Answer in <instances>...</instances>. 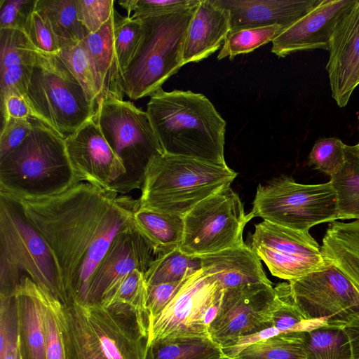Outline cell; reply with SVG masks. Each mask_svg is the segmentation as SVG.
Listing matches in <instances>:
<instances>
[{
	"label": "cell",
	"mask_w": 359,
	"mask_h": 359,
	"mask_svg": "<svg viewBox=\"0 0 359 359\" xmlns=\"http://www.w3.org/2000/svg\"><path fill=\"white\" fill-rule=\"evenodd\" d=\"M18 200L51 250L69 303L85 306L92 276L114 238L135 226L139 200L88 182Z\"/></svg>",
	"instance_id": "obj_1"
},
{
	"label": "cell",
	"mask_w": 359,
	"mask_h": 359,
	"mask_svg": "<svg viewBox=\"0 0 359 359\" xmlns=\"http://www.w3.org/2000/svg\"><path fill=\"white\" fill-rule=\"evenodd\" d=\"M146 112L163 153L226 164V123L204 95L161 88L150 96Z\"/></svg>",
	"instance_id": "obj_2"
},
{
	"label": "cell",
	"mask_w": 359,
	"mask_h": 359,
	"mask_svg": "<svg viewBox=\"0 0 359 359\" xmlns=\"http://www.w3.org/2000/svg\"><path fill=\"white\" fill-rule=\"evenodd\" d=\"M79 183L65 139L36 120L23 142L0 159V193L18 199L53 196Z\"/></svg>",
	"instance_id": "obj_3"
},
{
	"label": "cell",
	"mask_w": 359,
	"mask_h": 359,
	"mask_svg": "<svg viewBox=\"0 0 359 359\" xmlns=\"http://www.w3.org/2000/svg\"><path fill=\"white\" fill-rule=\"evenodd\" d=\"M24 276L69 303L57 264L46 240L20 200L0 193V296L11 297Z\"/></svg>",
	"instance_id": "obj_4"
},
{
	"label": "cell",
	"mask_w": 359,
	"mask_h": 359,
	"mask_svg": "<svg viewBox=\"0 0 359 359\" xmlns=\"http://www.w3.org/2000/svg\"><path fill=\"white\" fill-rule=\"evenodd\" d=\"M237 175L227 164L163 153L147 168L139 204L183 217L200 201L230 187Z\"/></svg>",
	"instance_id": "obj_5"
},
{
	"label": "cell",
	"mask_w": 359,
	"mask_h": 359,
	"mask_svg": "<svg viewBox=\"0 0 359 359\" xmlns=\"http://www.w3.org/2000/svg\"><path fill=\"white\" fill-rule=\"evenodd\" d=\"M196 7L141 18L142 36L121 79L123 92L130 99L151 96L184 65L187 33Z\"/></svg>",
	"instance_id": "obj_6"
},
{
	"label": "cell",
	"mask_w": 359,
	"mask_h": 359,
	"mask_svg": "<svg viewBox=\"0 0 359 359\" xmlns=\"http://www.w3.org/2000/svg\"><path fill=\"white\" fill-rule=\"evenodd\" d=\"M25 100L33 118L64 139L93 118L97 107L57 55L37 49Z\"/></svg>",
	"instance_id": "obj_7"
},
{
	"label": "cell",
	"mask_w": 359,
	"mask_h": 359,
	"mask_svg": "<svg viewBox=\"0 0 359 359\" xmlns=\"http://www.w3.org/2000/svg\"><path fill=\"white\" fill-rule=\"evenodd\" d=\"M94 118L126 170L121 194L140 189L149 162L163 153L147 113L131 102L104 95Z\"/></svg>",
	"instance_id": "obj_8"
},
{
	"label": "cell",
	"mask_w": 359,
	"mask_h": 359,
	"mask_svg": "<svg viewBox=\"0 0 359 359\" xmlns=\"http://www.w3.org/2000/svg\"><path fill=\"white\" fill-rule=\"evenodd\" d=\"M252 213L264 221L309 232L316 224L337 220V195L330 181L304 184L280 177L258 185Z\"/></svg>",
	"instance_id": "obj_9"
},
{
	"label": "cell",
	"mask_w": 359,
	"mask_h": 359,
	"mask_svg": "<svg viewBox=\"0 0 359 359\" xmlns=\"http://www.w3.org/2000/svg\"><path fill=\"white\" fill-rule=\"evenodd\" d=\"M254 217L245 214L238 195L231 187L200 201L183 216L180 250L202 257L243 245V232Z\"/></svg>",
	"instance_id": "obj_10"
},
{
	"label": "cell",
	"mask_w": 359,
	"mask_h": 359,
	"mask_svg": "<svg viewBox=\"0 0 359 359\" xmlns=\"http://www.w3.org/2000/svg\"><path fill=\"white\" fill-rule=\"evenodd\" d=\"M224 289L202 269L186 280L165 308L149 320V343L163 338L210 337Z\"/></svg>",
	"instance_id": "obj_11"
},
{
	"label": "cell",
	"mask_w": 359,
	"mask_h": 359,
	"mask_svg": "<svg viewBox=\"0 0 359 359\" xmlns=\"http://www.w3.org/2000/svg\"><path fill=\"white\" fill-rule=\"evenodd\" d=\"M287 285L293 302L310 322L344 327L359 318V292L330 262Z\"/></svg>",
	"instance_id": "obj_12"
},
{
	"label": "cell",
	"mask_w": 359,
	"mask_h": 359,
	"mask_svg": "<svg viewBox=\"0 0 359 359\" xmlns=\"http://www.w3.org/2000/svg\"><path fill=\"white\" fill-rule=\"evenodd\" d=\"M251 248L271 273L289 281L323 269L329 262L309 232L267 221L255 225Z\"/></svg>",
	"instance_id": "obj_13"
},
{
	"label": "cell",
	"mask_w": 359,
	"mask_h": 359,
	"mask_svg": "<svg viewBox=\"0 0 359 359\" xmlns=\"http://www.w3.org/2000/svg\"><path fill=\"white\" fill-rule=\"evenodd\" d=\"M276 297V288L268 283L225 289L219 312L210 326V338L224 349L241 337L272 327Z\"/></svg>",
	"instance_id": "obj_14"
},
{
	"label": "cell",
	"mask_w": 359,
	"mask_h": 359,
	"mask_svg": "<svg viewBox=\"0 0 359 359\" xmlns=\"http://www.w3.org/2000/svg\"><path fill=\"white\" fill-rule=\"evenodd\" d=\"M83 307L108 359H145L149 336L147 311L120 302Z\"/></svg>",
	"instance_id": "obj_15"
},
{
	"label": "cell",
	"mask_w": 359,
	"mask_h": 359,
	"mask_svg": "<svg viewBox=\"0 0 359 359\" xmlns=\"http://www.w3.org/2000/svg\"><path fill=\"white\" fill-rule=\"evenodd\" d=\"M72 167L81 182L121 194L126 170L103 137L94 116L65 139Z\"/></svg>",
	"instance_id": "obj_16"
},
{
	"label": "cell",
	"mask_w": 359,
	"mask_h": 359,
	"mask_svg": "<svg viewBox=\"0 0 359 359\" xmlns=\"http://www.w3.org/2000/svg\"><path fill=\"white\" fill-rule=\"evenodd\" d=\"M356 2L357 0H318L311 11L272 41L271 52L284 57L302 50H328L336 26Z\"/></svg>",
	"instance_id": "obj_17"
},
{
	"label": "cell",
	"mask_w": 359,
	"mask_h": 359,
	"mask_svg": "<svg viewBox=\"0 0 359 359\" xmlns=\"http://www.w3.org/2000/svg\"><path fill=\"white\" fill-rule=\"evenodd\" d=\"M154 252L136 226L118 234L90 281L85 306L100 304L110 288L133 270L144 273L154 260Z\"/></svg>",
	"instance_id": "obj_18"
},
{
	"label": "cell",
	"mask_w": 359,
	"mask_h": 359,
	"mask_svg": "<svg viewBox=\"0 0 359 359\" xmlns=\"http://www.w3.org/2000/svg\"><path fill=\"white\" fill-rule=\"evenodd\" d=\"M328 51L326 69L332 97L344 107L358 86L359 0L336 26Z\"/></svg>",
	"instance_id": "obj_19"
},
{
	"label": "cell",
	"mask_w": 359,
	"mask_h": 359,
	"mask_svg": "<svg viewBox=\"0 0 359 359\" xmlns=\"http://www.w3.org/2000/svg\"><path fill=\"white\" fill-rule=\"evenodd\" d=\"M227 9L231 30L282 25L285 29L303 17L318 0H215Z\"/></svg>",
	"instance_id": "obj_20"
},
{
	"label": "cell",
	"mask_w": 359,
	"mask_h": 359,
	"mask_svg": "<svg viewBox=\"0 0 359 359\" xmlns=\"http://www.w3.org/2000/svg\"><path fill=\"white\" fill-rule=\"evenodd\" d=\"M22 359H46L44 313L46 290L28 276L20 280L13 294Z\"/></svg>",
	"instance_id": "obj_21"
},
{
	"label": "cell",
	"mask_w": 359,
	"mask_h": 359,
	"mask_svg": "<svg viewBox=\"0 0 359 359\" xmlns=\"http://www.w3.org/2000/svg\"><path fill=\"white\" fill-rule=\"evenodd\" d=\"M231 30L229 11L215 0H201L187 30L184 65L198 62L217 50Z\"/></svg>",
	"instance_id": "obj_22"
},
{
	"label": "cell",
	"mask_w": 359,
	"mask_h": 359,
	"mask_svg": "<svg viewBox=\"0 0 359 359\" xmlns=\"http://www.w3.org/2000/svg\"><path fill=\"white\" fill-rule=\"evenodd\" d=\"M200 258L202 269L213 276L224 290L254 283L272 284L260 259L245 244Z\"/></svg>",
	"instance_id": "obj_23"
},
{
	"label": "cell",
	"mask_w": 359,
	"mask_h": 359,
	"mask_svg": "<svg viewBox=\"0 0 359 359\" xmlns=\"http://www.w3.org/2000/svg\"><path fill=\"white\" fill-rule=\"evenodd\" d=\"M36 48L24 31L0 29V92L9 89L24 98L36 60Z\"/></svg>",
	"instance_id": "obj_24"
},
{
	"label": "cell",
	"mask_w": 359,
	"mask_h": 359,
	"mask_svg": "<svg viewBox=\"0 0 359 359\" xmlns=\"http://www.w3.org/2000/svg\"><path fill=\"white\" fill-rule=\"evenodd\" d=\"M320 250L324 257L339 269L359 292V219L330 222Z\"/></svg>",
	"instance_id": "obj_25"
},
{
	"label": "cell",
	"mask_w": 359,
	"mask_h": 359,
	"mask_svg": "<svg viewBox=\"0 0 359 359\" xmlns=\"http://www.w3.org/2000/svg\"><path fill=\"white\" fill-rule=\"evenodd\" d=\"M114 22L115 11L98 31L89 34L83 42L101 83L102 95H110L123 100L122 72L118 65L114 49Z\"/></svg>",
	"instance_id": "obj_26"
},
{
	"label": "cell",
	"mask_w": 359,
	"mask_h": 359,
	"mask_svg": "<svg viewBox=\"0 0 359 359\" xmlns=\"http://www.w3.org/2000/svg\"><path fill=\"white\" fill-rule=\"evenodd\" d=\"M59 316L65 359H108L91 330L82 305L62 304Z\"/></svg>",
	"instance_id": "obj_27"
},
{
	"label": "cell",
	"mask_w": 359,
	"mask_h": 359,
	"mask_svg": "<svg viewBox=\"0 0 359 359\" xmlns=\"http://www.w3.org/2000/svg\"><path fill=\"white\" fill-rule=\"evenodd\" d=\"M135 225L156 256L180 248L183 232V217L138 206L133 211Z\"/></svg>",
	"instance_id": "obj_28"
},
{
	"label": "cell",
	"mask_w": 359,
	"mask_h": 359,
	"mask_svg": "<svg viewBox=\"0 0 359 359\" xmlns=\"http://www.w3.org/2000/svg\"><path fill=\"white\" fill-rule=\"evenodd\" d=\"M35 11L48 22L60 49L89 34L78 20L76 0H37Z\"/></svg>",
	"instance_id": "obj_29"
},
{
	"label": "cell",
	"mask_w": 359,
	"mask_h": 359,
	"mask_svg": "<svg viewBox=\"0 0 359 359\" xmlns=\"http://www.w3.org/2000/svg\"><path fill=\"white\" fill-rule=\"evenodd\" d=\"M337 200V219H359V148L345 146V162L330 177Z\"/></svg>",
	"instance_id": "obj_30"
},
{
	"label": "cell",
	"mask_w": 359,
	"mask_h": 359,
	"mask_svg": "<svg viewBox=\"0 0 359 359\" xmlns=\"http://www.w3.org/2000/svg\"><path fill=\"white\" fill-rule=\"evenodd\" d=\"M210 337L163 338L149 343L145 359H224Z\"/></svg>",
	"instance_id": "obj_31"
},
{
	"label": "cell",
	"mask_w": 359,
	"mask_h": 359,
	"mask_svg": "<svg viewBox=\"0 0 359 359\" xmlns=\"http://www.w3.org/2000/svg\"><path fill=\"white\" fill-rule=\"evenodd\" d=\"M304 331L280 334L252 344L233 359H307Z\"/></svg>",
	"instance_id": "obj_32"
},
{
	"label": "cell",
	"mask_w": 359,
	"mask_h": 359,
	"mask_svg": "<svg viewBox=\"0 0 359 359\" xmlns=\"http://www.w3.org/2000/svg\"><path fill=\"white\" fill-rule=\"evenodd\" d=\"M304 334L307 359H353L344 327L323 325Z\"/></svg>",
	"instance_id": "obj_33"
},
{
	"label": "cell",
	"mask_w": 359,
	"mask_h": 359,
	"mask_svg": "<svg viewBox=\"0 0 359 359\" xmlns=\"http://www.w3.org/2000/svg\"><path fill=\"white\" fill-rule=\"evenodd\" d=\"M198 257L184 254L180 249L157 256L144 273L147 285L180 281L201 269Z\"/></svg>",
	"instance_id": "obj_34"
},
{
	"label": "cell",
	"mask_w": 359,
	"mask_h": 359,
	"mask_svg": "<svg viewBox=\"0 0 359 359\" xmlns=\"http://www.w3.org/2000/svg\"><path fill=\"white\" fill-rule=\"evenodd\" d=\"M57 55L80 83L88 99L97 105L102 88L83 41L61 48Z\"/></svg>",
	"instance_id": "obj_35"
},
{
	"label": "cell",
	"mask_w": 359,
	"mask_h": 359,
	"mask_svg": "<svg viewBox=\"0 0 359 359\" xmlns=\"http://www.w3.org/2000/svg\"><path fill=\"white\" fill-rule=\"evenodd\" d=\"M284 29L282 25L276 24L230 32L217 55V60L226 57L232 60L237 55L252 52L259 46L272 42Z\"/></svg>",
	"instance_id": "obj_36"
},
{
	"label": "cell",
	"mask_w": 359,
	"mask_h": 359,
	"mask_svg": "<svg viewBox=\"0 0 359 359\" xmlns=\"http://www.w3.org/2000/svg\"><path fill=\"white\" fill-rule=\"evenodd\" d=\"M142 36L141 19L123 17L115 11L114 49L122 75L133 57Z\"/></svg>",
	"instance_id": "obj_37"
},
{
	"label": "cell",
	"mask_w": 359,
	"mask_h": 359,
	"mask_svg": "<svg viewBox=\"0 0 359 359\" xmlns=\"http://www.w3.org/2000/svg\"><path fill=\"white\" fill-rule=\"evenodd\" d=\"M147 292L144 273L135 269L120 278L106 293L100 305L120 302L147 312Z\"/></svg>",
	"instance_id": "obj_38"
},
{
	"label": "cell",
	"mask_w": 359,
	"mask_h": 359,
	"mask_svg": "<svg viewBox=\"0 0 359 359\" xmlns=\"http://www.w3.org/2000/svg\"><path fill=\"white\" fill-rule=\"evenodd\" d=\"M345 146L336 137H323L313 144L308 157V165L328 175H336L345 162Z\"/></svg>",
	"instance_id": "obj_39"
},
{
	"label": "cell",
	"mask_w": 359,
	"mask_h": 359,
	"mask_svg": "<svg viewBox=\"0 0 359 359\" xmlns=\"http://www.w3.org/2000/svg\"><path fill=\"white\" fill-rule=\"evenodd\" d=\"M201 0H122L118 4L128 17L144 18L182 12L197 6Z\"/></svg>",
	"instance_id": "obj_40"
},
{
	"label": "cell",
	"mask_w": 359,
	"mask_h": 359,
	"mask_svg": "<svg viewBox=\"0 0 359 359\" xmlns=\"http://www.w3.org/2000/svg\"><path fill=\"white\" fill-rule=\"evenodd\" d=\"M62 304L57 299L46 290L44 330L46 359H65L59 316Z\"/></svg>",
	"instance_id": "obj_41"
},
{
	"label": "cell",
	"mask_w": 359,
	"mask_h": 359,
	"mask_svg": "<svg viewBox=\"0 0 359 359\" xmlns=\"http://www.w3.org/2000/svg\"><path fill=\"white\" fill-rule=\"evenodd\" d=\"M114 0H76L77 18L88 34L98 31L114 14Z\"/></svg>",
	"instance_id": "obj_42"
},
{
	"label": "cell",
	"mask_w": 359,
	"mask_h": 359,
	"mask_svg": "<svg viewBox=\"0 0 359 359\" xmlns=\"http://www.w3.org/2000/svg\"><path fill=\"white\" fill-rule=\"evenodd\" d=\"M25 32L38 50L53 55L60 52V48L50 25L35 10L29 18Z\"/></svg>",
	"instance_id": "obj_43"
},
{
	"label": "cell",
	"mask_w": 359,
	"mask_h": 359,
	"mask_svg": "<svg viewBox=\"0 0 359 359\" xmlns=\"http://www.w3.org/2000/svg\"><path fill=\"white\" fill-rule=\"evenodd\" d=\"M37 0H1L0 29H15L25 32Z\"/></svg>",
	"instance_id": "obj_44"
},
{
	"label": "cell",
	"mask_w": 359,
	"mask_h": 359,
	"mask_svg": "<svg viewBox=\"0 0 359 359\" xmlns=\"http://www.w3.org/2000/svg\"><path fill=\"white\" fill-rule=\"evenodd\" d=\"M34 119H10L2 123L0 135V159L18 147L28 136Z\"/></svg>",
	"instance_id": "obj_45"
},
{
	"label": "cell",
	"mask_w": 359,
	"mask_h": 359,
	"mask_svg": "<svg viewBox=\"0 0 359 359\" xmlns=\"http://www.w3.org/2000/svg\"><path fill=\"white\" fill-rule=\"evenodd\" d=\"M188 278L180 281L147 285L146 305L149 320L156 317L165 308Z\"/></svg>",
	"instance_id": "obj_46"
},
{
	"label": "cell",
	"mask_w": 359,
	"mask_h": 359,
	"mask_svg": "<svg viewBox=\"0 0 359 359\" xmlns=\"http://www.w3.org/2000/svg\"><path fill=\"white\" fill-rule=\"evenodd\" d=\"M0 96L2 123L10 119H34L30 107L18 92L9 89Z\"/></svg>",
	"instance_id": "obj_47"
},
{
	"label": "cell",
	"mask_w": 359,
	"mask_h": 359,
	"mask_svg": "<svg viewBox=\"0 0 359 359\" xmlns=\"http://www.w3.org/2000/svg\"><path fill=\"white\" fill-rule=\"evenodd\" d=\"M0 359H22L19 348L18 333L11 336L0 346Z\"/></svg>",
	"instance_id": "obj_48"
},
{
	"label": "cell",
	"mask_w": 359,
	"mask_h": 359,
	"mask_svg": "<svg viewBox=\"0 0 359 359\" xmlns=\"http://www.w3.org/2000/svg\"><path fill=\"white\" fill-rule=\"evenodd\" d=\"M348 335L353 359H359V318L344 327Z\"/></svg>",
	"instance_id": "obj_49"
},
{
	"label": "cell",
	"mask_w": 359,
	"mask_h": 359,
	"mask_svg": "<svg viewBox=\"0 0 359 359\" xmlns=\"http://www.w3.org/2000/svg\"><path fill=\"white\" fill-rule=\"evenodd\" d=\"M358 84L359 85V73H358Z\"/></svg>",
	"instance_id": "obj_50"
},
{
	"label": "cell",
	"mask_w": 359,
	"mask_h": 359,
	"mask_svg": "<svg viewBox=\"0 0 359 359\" xmlns=\"http://www.w3.org/2000/svg\"><path fill=\"white\" fill-rule=\"evenodd\" d=\"M358 148H359V143L358 144Z\"/></svg>",
	"instance_id": "obj_51"
},
{
	"label": "cell",
	"mask_w": 359,
	"mask_h": 359,
	"mask_svg": "<svg viewBox=\"0 0 359 359\" xmlns=\"http://www.w3.org/2000/svg\"><path fill=\"white\" fill-rule=\"evenodd\" d=\"M224 359H229V358H224Z\"/></svg>",
	"instance_id": "obj_52"
}]
</instances>
